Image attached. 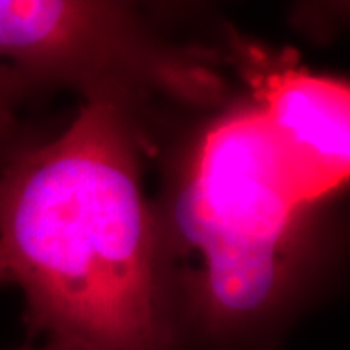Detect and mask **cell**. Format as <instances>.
Instances as JSON below:
<instances>
[{
	"label": "cell",
	"mask_w": 350,
	"mask_h": 350,
	"mask_svg": "<svg viewBox=\"0 0 350 350\" xmlns=\"http://www.w3.org/2000/svg\"><path fill=\"white\" fill-rule=\"evenodd\" d=\"M10 129H12V117H10V111H2V109H0V150L4 148L6 140L10 137Z\"/></svg>",
	"instance_id": "cell-7"
},
{
	"label": "cell",
	"mask_w": 350,
	"mask_h": 350,
	"mask_svg": "<svg viewBox=\"0 0 350 350\" xmlns=\"http://www.w3.org/2000/svg\"><path fill=\"white\" fill-rule=\"evenodd\" d=\"M0 282H12L10 267H8V261H6V255H4L2 245H0Z\"/></svg>",
	"instance_id": "cell-8"
},
{
	"label": "cell",
	"mask_w": 350,
	"mask_h": 350,
	"mask_svg": "<svg viewBox=\"0 0 350 350\" xmlns=\"http://www.w3.org/2000/svg\"><path fill=\"white\" fill-rule=\"evenodd\" d=\"M16 350H88L84 347H80V345H72V342H61V340H49L45 347H22V349H16Z\"/></svg>",
	"instance_id": "cell-6"
},
{
	"label": "cell",
	"mask_w": 350,
	"mask_h": 350,
	"mask_svg": "<svg viewBox=\"0 0 350 350\" xmlns=\"http://www.w3.org/2000/svg\"><path fill=\"white\" fill-rule=\"evenodd\" d=\"M137 148L119 98L92 94L63 135L0 158V245L33 333L172 350Z\"/></svg>",
	"instance_id": "cell-1"
},
{
	"label": "cell",
	"mask_w": 350,
	"mask_h": 350,
	"mask_svg": "<svg viewBox=\"0 0 350 350\" xmlns=\"http://www.w3.org/2000/svg\"><path fill=\"white\" fill-rule=\"evenodd\" d=\"M310 208L255 103L202 133L175 195L174 224L199 255L193 308L206 337H238L278 308Z\"/></svg>",
	"instance_id": "cell-2"
},
{
	"label": "cell",
	"mask_w": 350,
	"mask_h": 350,
	"mask_svg": "<svg viewBox=\"0 0 350 350\" xmlns=\"http://www.w3.org/2000/svg\"><path fill=\"white\" fill-rule=\"evenodd\" d=\"M24 80L78 82L119 98L129 86L200 100L214 90L206 70L152 39L129 10L109 2L0 0V63Z\"/></svg>",
	"instance_id": "cell-3"
},
{
	"label": "cell",
	"mask_w": 350,
	"mask_h": 350,
	"mask_svg": "<svg viewBox=\"0 0 350 350\" xmlns=\"http://www.w3.org/2000/svg\"><path fill=\"white\" fill-rule=\"evenodd\" d=\"M24 84L25 80L16 70H12L8 64L0 63V109L2 111H10L8 105Z\"/></svg>",
	"instance_id": "cell-5"
},
{
	"label": "cell",
	"mask_w": 350,
	"mask_h": 350,
	"mask_svg": "<svg viewBox=\"0 0 350 350\" xmlns=\"http://www.w3.org/2000/svg\"><path fill=\"white\" fill-rule=\"evenodd\" d=\"M255 105L310 204L342 187L350 170V88L280 66L255 78Z\"/></svg>",
	"instance_id": "cell-4"
}]
</instances>
